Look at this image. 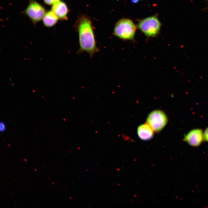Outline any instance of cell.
<instances>
[{"mask_svg":"<svg viewBox=\"0 0 208 208\" xmlns=\"http://www.w3.org/2000/svg\"><path fill=\"white\" fill-rule=\"evenodd\" d=\"M76 26L79 35V52H86L91 57L98 51L93 29L90 19L87 16H81Z\"/></svg>","mask_w":208,"mask_h":208,"instance_id":"obj_1","label":"cell"},{"mask_svg":"<svg viewBox=\"0 0 208 208\" xmlns=\"http://www.w3.org/2000/svg\"><path fill=\"white\" fill-rule=\"evenodd\" d=\"M136 27L133 21L127 18L122 19L117 22L115 25L113 34L124 40H133Z\"/></svg>","mask_w":208,"mask_h":208,"instance_id":"obj_2","label":"cell"},{"mask_svg":"<svg viewBox=\"0 0 208 208\" xmlns=\"http://www.w3.org/2000/svg\"><path fill=\"white\" fill-rule=\"evenodd\" d=\"M161 23L157 16L149 17L140 21L138 28L148 37H153L159 32Z\"/></svg>","mask_w":208,"mask_h":208,"instance_id":"obj_3","label":"cell"},{"mask_svg":"<svg viewBox=\"0 0 208 208\" xmlns=\"http://www.w3.org/2000/svg\"><path fill=\"white\" fill-rule=\"evenodd\" d=\"M146 121L147 123L153 131L158 132L161 131L166 125L168 122V118L163 112L157 110L149 114Z\"/></svg>","mask_w":208,"mask_h":208,"instance_id":"obj_4","label":"cell"},{"mask_svg":"<svg viewBox=\"0 0 208 208\" xmlns=\"http://www.w3.org/2000/svg\"><path fill=\"white\" fill-rule=\"evenodd\" d=\"M46 12L43 7L34 0H29V5L23 12L34 25L43 19Z\"/></svg>","mask_w":208,"mask_h":208,"instance_id":"obj_5","label":"cell"},{"mask_svg":"<svg viewBox=\"0 0 208 208\" xmlns=\"http://www.w3.org/2000/svg\"><path fill=\"white\" fill-rule=\"evenodd\" d=\"M203 140L202 130L196 129L191 130L185 135L183 140L192 146L197 147L201 144Z\"/></svg>","mask_w":208,"mask_h":208,"instance_id":"obj_6","label":"cell"},{"mask_svg":"<svg viewBox=\"0 0 208 208\" xmlns=\"http://www.w3.org/2000/svg\"><path fill=\"white\" fill-rule=\"evenodd\" d=\"M58 18L62 20L67 19L68 9L66 4L60 1L53 5L51 10Z\"/></svg>","mask_w":208,"mask_h":208,"instance_id":"obj_7","label":"cell"},{"mask_svg":"<svg viewBox=\"0 0 208 208\" xmlns=\"http://www.w3.org/2000/svg\"><path fill=\"white\" fill-rule=\"evenodd\" d=\"M153 130L147 123L142 124L137 129V133L141 140H147L151 139L153 135Z\"/></svg>","mask_w":208,"mask_h":208,"instance_id":"obj_8","label":"cell"},{"mask_svg":"<svg viewBox=\"0 0 208 208\" xmlns=\"http://www.w3.org/2000/svg\"><path fill=\"white\" fill-rule=\"evenodd\" d=\"M59 18L51 10L46 12L43 18L44 25L48 27H51L57 23Z\"/></svg>","mask_w":208,"mask_h":208,"instance_id":"obj_9","label":"cell"},{"mask_svg":"<svg viewBox=\"0 0 208 208\" xmlns=\"http://www.w3.org/2000/svg\"><path fill=\"white\" fill-rule=\"evenodd\" d=\"M43 1L47 5H53L60 1V0H43Z\"/></svg>","mask_w":208,"mask_h":208,"instance_id":"obj_10","label":"cell"},{"mask_svg":"<svg viewBox=\"0 0 208 208\" xmlns=\"http://www.w3.org/2000/svg\"><path fill=\"white\" fill-rule=\"evenodd\" d=\"M203 137L204 140L208 142V127L204 131Z\"/></svg>","mask_w":208,"mask_h":208,"instance_id":"obj_11","label":"cell"},{"mask_svg":"<svg viewBox=\"0 0 208 208\" xmlns=\"http://www.w3.org/2000/svg\"><path fill=\"white\" fill-rule=\"evenodd\" d=\"M6 129V126L5 123L3 122H1L0 123V130L1 132H4Z\"/></svg>","mask_w":208,"mask_h":208,"instance_id":"obj_12","label":"cell"},{"mask_svg":"<svg viewBox=\"0 0 208 208\" xmlns=\"http://www.w3.org/2000/svg\"><path fill=\"white\" fill-rule=\"evenodd\" d=\"M140 0H131V1L132 3L135 4L138 3Z\"/></svg>","mask_w":208,"mask_h":208,"instance_id":"obj_13","label":"cell"}]
</instances>
